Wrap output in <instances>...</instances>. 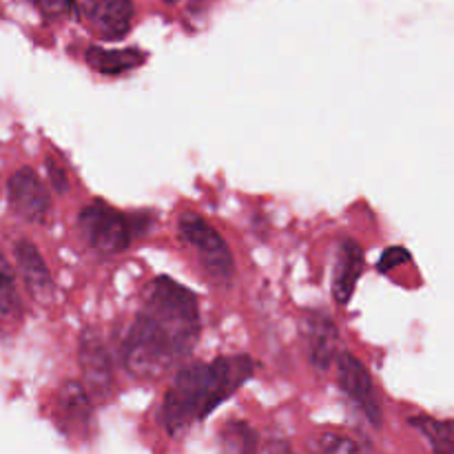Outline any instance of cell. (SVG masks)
I'll return each instance as SVG.
<instances>
[{
	"label": "cell",
	"instance_id": "4fadbf2b",
	"mask_svg": "<svg viewBox=\"0 0 454 454\" xmlns=\"http://www.w3.org/2000/svg\"><path fill=\"white\" fill-rule=\"evenodd\" d=\"M91 417V395L82 386V381H67L58 390V419L67 426V430L82 428Z\"/></svg>",
	"mask_w": 454,
	"mask_h": 454
},
{
	"label": "cell",
	"instance_id": "3957f363",
	"mask_svg": "<svg viewBox=\"0 0 454 454\" xmlns=\"http://www.w3.org/2000/svg\"><path fill=\"white\" fill-rule=\"evenodd\" d=\"M180 239L195 253L204 275L217 286H229L235 278V260L229 244L198 213H182L177 220Z\"/></svg>",
	"mask_w": 454,
	"mask_h": 454
},
{
	"label": "cell",
	"instance_id": "7a4b0ae2",
	"mask_svg": "<svg viewBox=\"0 0 454 454\" xmlns=\"http://www.w3.org/2000/svg\"><path fill=\"white\" fill-rule=\"evenodd\" d=\"M255 372V362L248 355L217 357L182 368L164 395L162 419L171 434L182 433L211 415L239 386Z\"/></svg>",
	"mask_w": 454,
	"mask_h": 454
},
{
	"label": "cell",
	"instance_id": "5b68a950",
	"mask_svg": "<svg viewBox=\"0 0 454 454\" xmlns=\"http://www.w3.org/2000/svg\"><path fill=\"white\" fill-rule=\"evenodd\" d=\"M74 16H78L98 38L115 43L131 31L136 7L133 0H75Z\"/></svg>",
	"mask_w": 454,
	"mask_h": 454
},
{
	"label": "cell",
	"instance_id": "30bf717a",
	"mask_svg": "<svg viewBox=\"0 0 454 454\" xmlns=\"http://www.w3.org/2000/svg\"><path fill=\"white\" fill-rule=\"evenodd\" d=\"M364 273V251L353 239H344L337 248L335 266H333V300L346 306L355 295L359 278Z\"/></svg>",
	"mask_w": 454,
	"mask_h": 454
},
{
	"label": "cell",
	"instance_id": "7402d4cb",
	"mask_svg": "<svg viewBox=\"0 0 454 454\" xmlns=\"http://www.w3.org/2000/svg\"><path fill=\"white\" fill-rule=\"evenodd\" d=\"M167 3H173V0H167Z\"/></svg>",
	"mask_w": 454,
	"mask_h": 454
},
{
	"label": "cell",
	"instance_id": "44dd1931",
	"mask_svg": "<svg viewBox=\"0 0 454 454\" xmlns=\"http://www.w3.org/2000/svg\"><path fill=\"white\" fill-rule=\"evenodd\" d=\"M270 454H293V452L284 442H275L273 446H270Z\"/></svg>",
	"mask_w": 454,
	"mask_h": 454
},
{
	"label": "cell",
	"instance_id": "ffe728a7",
	"mask_svg": "<svg viewBox=\"0 0 454 454\" xmlns=\"http://www.w3.org/2000/svg\"><path fill=\"white\" fill-rule=\"evenodd\" d=\"M47 171H49V180H51V186L58 191V193H67L69 189V182H67L65 171L60 168V164L56 162L53 158H47Z\"/></svg>",
	"mask_w": 454,
	"mask_h": 454
},
{
	"label": "cell",
	"instance_id": "2e32d148",
	"mask_svg": "<svg viewBox=\"0 0 454 454\" xmlns=\"http://www.w3.org/2000/svg\"><path fill=\"white\" fill-rule=\"evenodd\" d=\"M0 313L18 315L20 313V300L16 291V275H13L12 264L0 251Z\"/></svg>",
	"mask_w": 454,
	"mask_h": 454
},
{
	"label": "cell",
	"instance_id": "e0dca14e",
	"mask_svg": "<svg viewBox=\"0 0 454 454\" xmlns=\"http://www.w3.org/2000/svg\"><path fill=\"white\" fill-rule=\"evenodd\" d=\"M319 454H371L362 443L340 433H324L317 439Z\"/></svg>",
	"mask_w": 454,
	"mask_h": 454
},
{
	"label": "cell",
	"instance_id": "ac0fdd59",
	"mask_svg": "<svg viewBox=\"0 0 454 454\" xmlns=\"http://www.w3.org/2000/svg\"><path fill=\"white\" fill-rule=\"evenodd\" d=\"M34 4L40 12V16L47 18V20L74 16L75 12V0H34Z\"/></svg>",
	"mask_w": 454,
	"mask_h": 454
},
{
	"label": "cell",
	"instance_id": "52a82bcc",
	"mask_svg": "<svg viewBox=\"0 0 454 454\" xmlns=\"http://www.w3.org/2000/svg\"><path fill=\"white\" fill-rule=\"evenodd\" d=\"M80 368H82V386L91 399H106L114 393V364L98 328H84L80 335Z\"/></svg>",
	"mask_w": 454,
	"mask_h": 454
},
{
	"label": "cell",
	"instance_id": "9c48e42d",
	"mask_svg": "<svg viewBox=\"0 0 454 454\" xmlns=\"http://www.w3.org/2000/svg\"><path fill=\"white\" fill-rule=\"evenodd\" d=\"M304 340L310 364L319 372H326L340 357V331L335 322L322 310H310L304 317Z\"/></svg>",
	"mask_w": 454,
	"mask_h": 454
},
{
	"label": "cell",
	"instance_id": "277c9868",
	"mask_svg": "<svg viewBox=\"0 0 454 454\" xmlns=\"http://www.w3.org/2000/svg\"><path fill=\"white\" fill-rule=\"evenodd\" d=\"M78 229L89 248L100 255H118L137 235V222L109 204L91 202L80 211Z\"/></svg>",
	"mask_w": 454,
	"mask_h": 454
},
{
	"label": "cell",
	"instance_id": "6da1fadb",
	"mask_svg": "<svg viewBox=\"0 0 454 454\" xmlns=\"http://www.w3.org/2000/svg\"><path fill=\"white\" fill-rule=\"evenodd\" d=\"M198 337V297L176 279L158 278L127 333L124 366L137 380H158L193 350Z\"/></svg>",
	"mask_w": 454,
	"mask_h": 454
},
{
	"label": "cell",
	"instance_id": "d6986e66",
	"mask_svg": "<svg viewBox=\"0 0 454 454\" xmlns=\"http://www.w3.org/2000/svg\"><path fill=\"white\" fill-rule=\"evenodd\" d=\"M408 260H411V255H408L406 248L393 247V248H388V251H386L384 255H381L380 270H381V273H386V270H393L395 266L403 264V262H408Z\"/></svg>",
	"mask_w": 454,
	"mask_h": 454
},
{
	"label": "cell",
	"instance_id": "ba28073f",
	"mask_svg": "<svg viewBox=\"0 0 454 454\" xmlns=\"http://www.w3.org/2000/svg\"><path fill=\"white\" fill-rule=\"evenodd\" d=\"M7 195L16 215L31 224H43L51 211V198H49L47 186L40 180L38 173L29 167H22L12 173L7 182Z\"/></svg>",
	"mask_w": 454,
	"mask_h": 454
},
{
	"label": "cell",
	"instance_id": "7c38bea8",
	"mask_svg": "<svg viewBox=\"0 0 454 454\" xmlns=\"http://www.w3.org/2000/svg\"><path fill=\"white\" fill-rule=\"evenodd\" d=\"M84 60L91 67L93 71L102 75H120L127 74V71L137 69L140 65H145L146 53L142 49L127 47V49H105V47H91L84 51Z\"/></svg>",
	"mask_w": 454,
	"mask_h": 454
},
{
	"label": "cell",
	"instance_id": "8992f818",
	"mask_svg": "<svg viewBox=\"0 0 454 454\" xmlns=\"http://www.w3.org/2000/svg\"><path fill=\"white\" fill-rule=\"evenodd\" d=\"M337 380H340V388L350 402L357 406L375 428L381 426V406H380V395H377L375 381H372L368 368L359 362L355 355L340 353L337 357Z\"/></svg>",
	"mask_w": 454,
	"mask_h": 454
},
{
	"label": "cell",
	"instance_id": "5bb4252c",
	"mask_svg": "<svg viewBox=\"0 0 454 454\" xmlns=\"http://www.w3.org/2000/svg\"><path fill=\"white\" fill-rule=\"evenodd\" d=\"M411 424L428 439L434 454H454V421L421 415L411 419Z\"/></svg>",
	"mask_w": 454,
	"mask_h": 454
},
{
	"label": "cell",
	"instance_id": "8fae6325",
	"mask_svg": "<svg viewBox=\"0 0 454 454\" xmlns=\"http://www.w3.org/2000/svg\"><path fill=\"white\" fill-rule=\"evenodd\" d=\"M13 257H16V266L20 270L22 279H25L27 288L35 297L49 295L53 286L51 273H49L47 264H44L35 244L29 242V239H18L16 247H13Z\"/></svg>",
	"mask_w": 454,
	"mask_h": 454
},
{
	"label": "cell",
	"instance_id": "9a60e30c",
	"mask_svg": "<svg viewBox=\"0 0 454 454\" xmlns=\"http://www.w3.org/2000/svg\"><path fill=\"white\" fill-rule=\"evenodd\" d=\"M220 446L224 454H257V434L244 421H231L220 430Z\"/></svg>",
	"mask_w": 454,
	"mask_h": 454
}]
</instances>
